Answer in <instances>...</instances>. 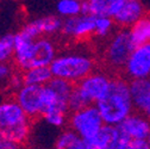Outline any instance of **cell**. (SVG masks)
I'll list each match as a JSON object with an SVG mask.
<instances>
[{"mask_svg": "<svg viewBox=\"0 0 150 149\" xmlns=\"http://www.w3.org/2000/svg\"><path fill=\"white\" fill-rule=\"evenodd\" d=\"M96 106L105 125L119 126L135 110L130 93V82L120 77L113 78L106 97Z\"/></svg>", "mask_w": 150, "mask_h": 149, "instance_id": "6da1fadb", "label": "cell"}, {"mask_svg": "<svg viewBox=\"0 0 150 149\" xmlns=\"http://www.w3.org/2000/svg\"><path fill=\"white\" fill-rule=\"evenodd\" d=\"M96 61L92 55L79 49L59 53L50 66L54 78L66 80L70 84H79L94 72Z\"/></svg>", "mask_w": 150, "mask_h": 149, "instance_id": "7a4b0ae2", "label": "cell"}, {"mask_svg": "<svg viewBox=\"0 0 150 149\" xmlns=\"http://www.w3.org/2000/svg\"><path fill=\"white\" fill-rule=\"evenodd\" d=\"M0 130L5 140L25 144L32 135V123L14 98L0 99Z\"/></svg>", "mask_w": 150, "mask_h": 149, "instance_id": "3957f363", "label": "cell"}, {"mask_svg": "<svg viewBox=\"0 0 150 149\" xmlns=\"http://www.w3.org/2000/svg\"><path fill=\"white\" fill-rule=\"evenodd\" d=\"M135 44L131 41L127 29H119L110 37L104 51V60L107 67L113 70L124 69Z\"/></svg>", "mask_w": 150, "mask_h": 149, "instance_id": "277c9868", "label": "cell"}, {"mask_svg": "<svg viewBox=\"0 0 150 149\" xmlns=\"http://www.w3.org/2000/svg\"><path fill=\"white\" fill-rule=\"evenodd\" d=\"M69 129L76 133L85 142L94 138L103 129L104 121L96 105H89L75 112H70L68 121Z\"/></svg>", "mask_w": 150, "mask_h": 149, "instance_id": "5b68a950", "label": "cell"}, {"mask_svg": "<svg viewBox=\"0 0 150 149\" xmlns=\"http://www.w3.org/2000/svg\"><path fill=\"white\" fill-rule=\"evenodd\" d=\"M112 79L107 73L94 70L92 74L74 86L75 93L82 99L86 106L96 105L103 100L108 93Z\"/></svg>", "mask_w": 150, "mask_h": 149, "instance_id": "8992f818", "label": "cell"}, {"mask_svg": "<svg viewBox=\"0 0 150 149\" xmlns=\"http://www.w3.org/2000/svg\"><path fill=\"white\" fill-rule=\"evenodd\" d=\"M123 70L130 81L150 79V43L135 47Z\"/></svg>", "mask_w": 150, "mask_h": 149, "instance_id": "52a82bcc", "label": "cell"}, {"mask_svg": "<svg viewBox=\"0 0 150 149\" xmlns=\"http://www.w3.org/2000/svg\"><path fill=\"white\" fill-rule=\"evenodd\" d=\"M42 88L43 87L23 85L14 93L16 101L19 104V106L30 119H36L42 116Z\"/></svg>", "mask_w": 150, "mask_h": 149, "instance_id": "ba28073f", "label": "cell"}, {"mask_svg": "<svg viewBox=\"0 0 150 149\" xmlns=\"http://www.w3.org/2000/svg\"><path fill=\"white\" fill-rule=\"evenodd\" d=\"M96 31V18L81 14L79 17L68 18L63 19V26H62V33L76 41L87 40L91 36H94Z\"/></svg>", "mask_w": 150, "mask_h": 149, "instance_id": "9c48e42d", "label": "cell"}, {"mask_svg": "<svg viewBox=\"0 0 150 149\" xmlns=\"http://www.w3.org/2000/svg\"><path fill=\"white\" fill-rule=\"evenodd\" d=\"M57 55L59 53L55 42L49 37H41L35 41L30 57V68L50 67Z\"/></svg>", "mask_w": 150, "mask_h": 149, "instance_id": "30bf717a", "label": "cell"}, {"mask_svg": "<svg viewBox=\"0 0 150 149\" xmlns=\"http://www.w3.org/2000/svg\"><path fill=\"white\" fill-rule=\"evenodd\" d=\"M129 142L118 126L104 125L99 134L87 143L93 149H126Z\"/></svg>", "mask_w": 150, "mask_h": 149, "instance_id": "8fae6325", "label": "cell"}, {"mask_svg": "<svg viewBox=\"0 0 150 149\" xmlns=\"http://www.w3.org/2000/svg\"><path fill=\"white\" fill-rule=\"evenodd\" d=\"M118 129L129 141H145L150 134V119L138 112H134Z\"/></svg>", "mask_w": 150, "mask_h": 149, "instance_id": "7c38bea8", "label": "cell"}, {"mask_svg": "<svg viewBox=\"0 0 150 149\" xmlns=\"http://www.w3.org/2000/svg\"><path fill=\"white\" fill-rule=\"evenodd\" d=\"M145 17V5L139 0H123V4L113 21L120 29H130L135 23Z\"/></svg>", "mask_w": 150, "mask_h": 149, "instance_id": "4fadbf2b", "label": "cell"}, {"mask_svg": "<svg viewBox=\"0 0 150 149\" xmlns=\"http://www.w3.org/2000/svg\"><path fill=\"white\" fill-rule=\"evenodd\" d=\"M130 93L135 110L150 119V79L130 81Z\"/></svg>", "mask_w": 150, "mask_h": 149, "instance_id": "5bb4252c", "label": "cell"}, {"mask_svg": "<svg viewBox=\"0 0 150 149\" xmlns=\"http://www.w3.org/2000/svg\"><path fill=\"white\" fill-rule=\"evenodd\" d=\"M14 35H16V51H14L13 61L18 68L24 72L30 68V57L36 40H31L30 37L25 36L21 31H18Z\"/></svg>", "mask_w": 150, "mask_h": 149, "instance_id": "9a60e30c", "label": "cell"}, {"mask_svg": "<svg viewBox=\"0 0 150 149\" xmlns=\"http://www.w3.org/2000/svg\"><path fill=\"white\" fill-rule=\"evenodd\" d=\"M22 79L24 85L44 87L54 79V75L50 67H37L24 70L22 73Z\"/></svg>", "mask_w": 150, "mask_h": 149, "instance_id": "2e32d148", "label": "cell"}, {"mask_svg": "<svg viewBox=\"0 0 150 149\" xmlns=\"http://www.w3.org/2000/svg\"><path fill=\"white\" fill-rule=\"evenodd\" d=\"M86 142L71 129H63L55 137L52 149H85Z\"/></svg>", "mask_w": 150, "mask_h": 149, "instance_id": "e0dca14e", "label": "cell"}, {"mask_svg": "<svg viewBox=\"0 0 150 149\" xmlns=\"http://www.w3.org/2000/svg\"><path fill=\"white\" fill-rule=\"evenodd\" d=\"M129 30L131 41L135 47L144 45L150 43V17L145 16L137 23H135Z\"/></svg>", "mask_w": 150, "mask_h": 149, "instance_id": "ac0fdd59", "label": "cell"}, {"mask_svg": "<svg viewBox=\"0 0 150 149\" xmlns=\"http://www.w3.org/2000/svg\"><path fill=\"white\" fill-rule=\"evenodd\" d=\"M33 21H35L37 28H38L42 37H44L43 35L52 36V35H56L62 31L63 19L56 14L44 16V17L37 18V19H33Z\"/></svg>", "mask_w": 150, "mask_h": 149, "instance_id": "d6986e66", "label": "cell"}, {"mask_svg": "<svg viewBox=\"0 0 150 149\" xmlns=\"http://www.w3.org/2000/svg\"><path fill=\"white\" fill-rule=\"evenodd\" d=\"M111 0H85L82 1V14L94 18L110 17Z\"/></svg>", "mask_w": 150, "mask_h": 149, "instance_id": "ffe728a7", "label": "cell"}, {"mask_svg": "<svg viewBox=\"0 0 150 149\" xmlns=\"http://www.w3.org/2000/svg\"><path fill=\"white\" fill-rule=\"evenodd\" d=\"M57 16L64 19L79 17L82 14V1L79 0H60L56 3Z\"/></svg>", "mask_w": 150, "mask_h": 149, "instance_id": "44dd1931", "label": "cell"}, {"mask_svg": "<svg viewBox=\"0 0 150 149\" xmlns=\"http://www.w3.org/2000/svg\"><path fill=\"white\" fill-rule=\"evenodd\" d=\"M14 51L16 35L8 32L0 36V63L8 65V62L14 59Z\"/></svg>", "mask_w": 150, "mask_h": 149, "instance_id": "7402d4cb", "label": "cell"}, {"mask_svg": "<svg viewBox=\"0 0 150 149\" xmlns=\"http://www.w3.org/2000/svg\"><path fill=\"white\" fill-rule=\"evenodd\" d=\"M115 21L110 17H101V18H96V31L94 36L98 38L105 40L108 38L113 35L115 31Z\"/></svg>", "mask_w": 150, "mask_h": 149, "instance_id": "603a6c76", "label": "cell"}, {"mask_svg": "<svg viewBox=\"0 0 150 149\" xmlns=\"http://www.w3.org/2000/svg\"><path fill=\"white\" fill-rule=\"evenodd\" d=\"M48 86L56 93L57 96H60L61 98L63 99H67L69 101L70 99V96L74 91V85L66 81V80H62V79H57V78H54L49 84Z\"/></svg>", "mask_w": 150, "mask_h": 149, "instance_id": "cb8c5ba5", "label": "cell"}, {"mask_svg": "<svg viewBox=\"0 0 150 149\" xmlns=\"http://www.w3.org/2000/svg\"><path fill=\"white\" fill-rule=\"evenodd\" d=\"M13 74V69L10 65L0 63V96L4 91L8 89V84Z\"/></svg>", "mask_w": 150, "mask_h": 149, "instance_id": "d4e9b609", "label": "cell"}, {"mask_svg": "<svg viewBox=\"0 0 150 149\" xmlns=\"http://www.w3.org/2000/svg\"><path fill=\"white\" fill-rule=\"evenodd\" d=\"M23 79H22V74H17L14 73L11 80H10V84H8V89H12L14 93L19 89L22 86H23Z\"/></svg>", "mask_w": 150, "mask_h": 149, "instance_id": "484cf974", "label": "cell"}, {"mask_svg": "<svg viewBox=\"0 0 150 149\" xmlns=\"http://www.w3.org/2000/svg\"><path fill=\"white\" fill-rule=\"evenodd\" d=\"M126 149H150L146 141H130Z\"/></svg>", "mask_w": 150, "mask_h": 149, "instance_id": "4316f807", "label": "cell"}, {"mask_svg": "<svg viewBox=\"0 0 150 149\" xmlns=\"http://www.w3.org/2000/svg\"><path fill=\"white\" fill-rule=\"evenodd\" d=\"M0 149H22V147L17 143L10 142V141H5L3 144H0Z\"/></svg>", "mask_w": 150, "mask_h": 149, "instance_id": "83f0119b", "label": "cell"}, {"mask_svg": "<svg viewBox=\"0 0 150 149\" xmlns=\"http://www.w3.org/2000/svg\"><path fill=\"white\" fill-rule=\"evenodd\" d=\"M22 149H49L47 147H43V145H26Z\"/></svg>", "mask_w": 150, "mask_h": 149, "instance_id": "f1b7e54d", "label": "cell"}, {"mask_svg": "<svg viewBox=\"0 0 150 149\" xmlns=\"http://www.w3.org/2000/svg\"><path fill=\"white\" fill-rule=\"evenodd\" d=\"M5 141H6V140H5V137H4L3 133H1V130H0V144H3Z\"/></svg>", "mask_w": 150, "mask_h": 149, "instance_id": "f546056e", "label": "cell"}, {"mask_svg": "<svg viewBox=\"0 0 150 149\" xmlns=\"http://www.w3.org/2000/svg\"><path fill=\"white\" fill-rule=\"evenodd\" d=\"M145 141H146V143H148V145H149V148H150V134H149V136H148V138H146Z\"/></svg>", "mask_w": 150, "mask_h": 149, "instance_id": "4dcf8cb0", "label": "cell"}, {"mask_svg": "<svg viewBox=\"0 0 150 149\" xmlns=\"http://www.w3.org/2000/svg\"><path fill=\"white\" fill-rule=\"evenodd\" d=\"M85 149H93V148H92V147H91V145H89V144L86 142V148H85Z\"/></svg>", "mask_w": 150, "mask_h": 149, "instance_id": "1f68e13d", "label": "cell"}]
</instances>
